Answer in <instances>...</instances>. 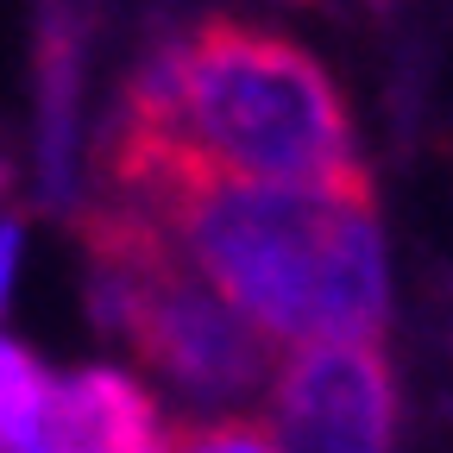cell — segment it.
Instances as JSON below:
<instances>
[{
    "label": "cell",
    "mask_w": 453,
    "mask_h": 453,
    "mask_svg": "<svg viewBox=\"0 0 453 453\" xmlns=\"http://www.w3.org/2000/svg\"><path fill=\"white\" fill-rule=\"evenodd\" d=\"M95 315L183 396H246L265 378V340L226 309L139 208L95 196L82 214Z\"/></svg>",
    "instance_id": "3957f363"
},
{
    "label": "cell",
    "mask_w": 453,
    "mask_h": 453,
    "mask_svg": "<svg viewBox=\"0 0 453 453\" xmlns=\"http://www.w3.org/2000/svg\"><path fill=\"white\" fill-rule=\"evenodd\" d=\"M13 265H19V234L0 226V303H7V283H13Z\"/></svg>",
    "instance_id": "52a82bcc"
},
{
    "label": "cell",
    "mask_w": 453,
    "mask_h": 453,
    "mask_svg": "<svg viewBox=\"0 0 453 453\" xmlns=\"http://www.w3.org/2000/svg\"><path fill=\"white\" fill-rule=\"evenodd\" d=\"M113 202L157 220L183 265L258 340H384L390 283L372 183H151Z\"/></svg>",
    "instance_id": "7a4b0ae2"
},
{
    "label": "cell",
    "mask_w": 453,
    "mask_h": 453,
    "mask_svg": "<svg viewBox=\"0 0 453 453\" xmlns=\"http://www.w3.org/2000/svg\"><path fill=\"white\" fill-rule=\"evenodd\" d=\"M107 196L151 183L359 189L365 164L327 64L258 19H202L145 57L101 151Z\"/></svg>",
    "instance_id": "6da1fadb"
},
{
    "label": "cell",
    "mask_w": 453,
    "mask_h": 453,
    "mask_svg": "<svg viewBox=\"0 0 453 453\" xmlns=\"http://www.w3.org/2000/svg\"><path fill=\"white\" fill-rule=\"evenodd\" d=\"M170 453H277V441H271L265 422L226 416V422H189V428H177Z\"/></svg>",
    "instance_id": "8992f818"
},
{
    "label": "cell",
    "mask_w": 453,
    "mask_h": 453,
    "mask_svg": "<svg viewBox=\"0 0 453 453\" xmlns=\"http://www.w3.org/2000/svg\"><path fill=\"white\" fill-rule=\"evenodd\" d=\"M277 453H390L396 372L384 340H321L271 378Z\"/></svg>",
    "instance_id": "277c9868"
},
{
    "label": "cell",
    "mask_w": 453,
    "mask_h": 453,
    "mask_svg": "<svg viewBox=\"0 0 453 453\" xmlns=\"http://www.w3.org/2000/svg\"><path fill=\"white\" fill-rule=\"evenodd\" d=\"M44 453H164L157 403L120 372H76L50 384Z\"/></svg>",
    "instance_id": "5b68a950"
}]
</instances>
